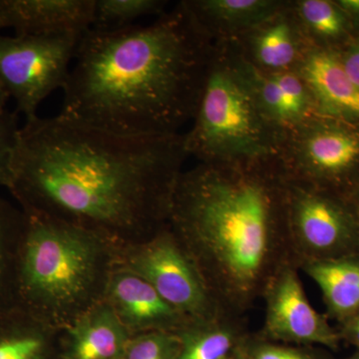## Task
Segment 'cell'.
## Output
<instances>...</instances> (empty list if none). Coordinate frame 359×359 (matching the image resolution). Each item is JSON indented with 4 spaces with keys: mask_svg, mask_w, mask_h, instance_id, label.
I'll use <instances>...</instances> for the list:
<instances>
[{
    "mask_svg": "<svg viewBox=\"0 0 359 359\" xmlns=\"http://www.w3.org/2000/svg\"><path fill=\"white\" fill-rule=\"evenodd\" d=\"M189 157L183 133L121 136L57 115L26 121L8 190L28 214L97 233L118 249L168 224Z\"/></svg>",
    "mask_w": 359,
    "mask_h": 359,
    "instance_id": "6da1fadb",
    "label": "cell"
},
{
    "mask_svg": "<svg viewBox=\"0 0 359 359\" xmlns=\"http://www.w3.org/2000/svg\"><path fill=\"white\" fill-rule=\"evenodd\" d=\"M212 45L182 1L150 25L90 28L59 116L121 136L180 134L197 110Z\"/></svg>",
    "mask_w": 359,
    "mask_h": 359,
    "instance_id": "7a4b0ae2",
    "label": "cell"
},
{
    "mask_svg": "<svg viewBox=\"0 0 359 359\" xmlns=\"http://www.w3.org/2000/svg\"><path fill=\"white\" fill-rule=\"evenodd\" d=\"M168 226L219 311L233 318L263 299L280 269L297 266L278 158L199 162L183 170Z\"/></svg>",
    "mask_w": 359,
    "mask_h": 359,
    "instance_id": "3957f363",
    "label": "cell"
},
{
    "mask_svg": "<svg viewBox=\"0 0 359 359\" xmlns=\"http://www.w3.org/2000/svg\"><path fill=\"white\" fill-rule=\"evenodd\" d=\"M25 214L16 306L63 330L104 301L119 249L92 231Z\"/></svg>",
    "mask_w": 359,
    "mask_h": 359,
    "instance_id": "277c9868",
    "label": "cell"
},
{
    "mask_svg": "<svg viewBox=\"0 0 359 359\" xmlns=\"http://www.w3.org/2000/svg\"><path fill=\"white\" fill-rule=\"evenodd\" d=\"M192 121L184 134L186 150L201 163L275 159L285 132L264 114L231 41L212 45Z\"/></svg>",
    "mask_w": 359,
    "mask_h": 359,
    "instance_id": "5b68a950",
    "label": "cell"
},
{
    "mask_svg": "<svg viewBox=\"0 0 359 359\" xmlns=\"http://www.w3.org/2000/svg\"><path fill=\"white\" fill-rule=\"evenodd\" d=\"M278 160L289 178L348 197L359 182V122L309 116L285 130Z\"/></svg>",
    "mask_w": 359,
    "mask_h": 359,
    "instance_id": "8992f818",
    "label": "cell"
},
{
    "mask_svg": "<svg viewBox=\"0 0 359 359\" xmlns=\"http://www.w3.org/2000/svg\"><path fill=\"white\" fill-rule=\"evenodd\" d=\"M290 247L297 269L359 252V212L346 196L285 176Z\"/></svg>",
    "mask_w": 359,
    "mask_h": 359,
    "instance_id": "52a82bcc",
    "label": "cell"
},
{
    "mask_svg": "<svg viewBox=\"0 0 359 359\" xmlns=\"http://www.w3.org/2000/svg\"><path fill=\"white\" fill-rule=\"evenodd\" d=\"M82 35H0V82L26 121L39 117L52 92L65 88Z\"/></svg>",
    "mask_w": 359,
    "mask_h": 359,
    "instance_id": "ba28073f",
    "label": "cell"
},
{
    "mask_svg": "<svg viewBox=\"0 0 359 359\" xmlns=\"http://www.w3.org/2000/svg\"><path fill=\"white\" fill-rule=\"evenodd\" d=\"M117 266L147 280L187 320H212L226 314L168 224L148 240L118 250Z\"/></svg>",
    "mask_w": 359,
    "mask_h": 359,
    "instance_id": "9c48e42d",
    "label": "cell"
},
{
    "mask_svg": "<svg viewBox=\"0 0 359 359\" xmlns=\"http://www.w3.org/2000/svg\"><path fill=\"white\" fill-rule=\"evenodd\" d=\"M294 264L280 269L264 290L263 337L275 341L339 348V332L311 306Z\"/></svg>",
    "mask_w": 359,
    "mask_h": 359,
    "instance_id": "30bf717a",
    "label": "cell"
},
{
    "mask_svg": "<svg viewBox=\"0 0 359 359\" xmlns=\"http://www.w3.org/2000/svg\"><path fill=\"white\" fill-rule=\"evenodd\" d=\"M104 302L131 337L153 332L177 334L191 321L168 304L147 280L117 264L111 273Z\"/></svg>",
    "mask_w": 359,
    "mask_h": 359,
    "instance_id": "8fae6325",
    "label": "cell"
},
{
    "mask_svg": "<svg viewBox=\"0 0 359 359\" xmlns=\"http://www.w3.org/2000/svg\"><path fill=\"white\" fill-rule=\"evenodd\" d=\"M231 42L245 62L264 74L297 71L313 48L295 20L290 0L278 13Z\"/></svg>",
    "mask_w": 359,
    "mask_h": 359,
    "instance_id": "7c38bea8",
    "label": "cell"
},
{
    "mask_svg": "<svg viewBox=\"0 0 359 359\" xmlns=\"http://www.w3.org/2000/svg\"><path fill=\"white\" fill-rule=\"evenodd\" d=\"M96 0H0L2 27L18 35L84 33L93 25Z\"/></svg>",
    "mask_w": 359,
    "mask_h": 359,
    "instance_id": "4fadbf2b",
    "label": "cell"
},
{
    "mask_svg": "<svg viewBox=\"0 0 359 359\" xmlns=\"http://www.w3.org/2000/svg\"><path fill=\"white\" fill-rule=\"evenodd\" d=\"M297 72L311 92L316 114L359 122V88L344 72L337 51L313 47Z\"/></svg>",
    "mask_w": 359,
    "mask_h": 359,
    "instance_id": "5bb4252c",
    "label": "cell"
},
{
    "mask_svg": "<svg viewBox=\"0 0 359 359\" xmlns=\"http://www.w3.org/2000/svg\"><path fill=\"white\" fill-rule=\"evenodd\" d=\"M62 359H121L130 335L106 302L60 330Z\"/></svg>",
    "mask_w": 359,
    "mask_h": 359,
    "instance_id": "9a60e30c",
    "label": "cell"
},
{
    "mask_svg": "<svg viewBox=\"0 0 359 359\" xmlns=\"http://www.w3.org/2000/svg\"><path fill=\"white\" fill-rule=\"evenodd\" d=\"M212 42L231 41L285 7L287 0H184Z\"/></svg>",
    "mask_w": 359,
    "mask_h": 359,
    "instance_id": "2e32d148",
    "label": "cell"
},
{
    "mask_svg": "<svg viewBox=\"0 0 359 359\" xmlns=\"http://www.w3.org/2000/svg\"><path fill=\"white\" fill-rule=\"evenodd\" d=\"M245 65L257 101L271 121L287 130L316 114L311 92L297 71L264 74Z\"/></svg>",
    "mask_w": 359,
    "mask_h": 359,
    "instance_id": "e0dca14e",
    "label": "cell"
},
{
    "mask_svg": "<svg viewBox=\"0 0 359 359\" xmlns=\"http://www.w3.org/2000/svg\"><path fill=\"white\" fill-rule=\"evenodd\" d=\"M0 359H62L60 330L18 306L0 313Z\"/></svg>",
    "mask_w": 359,
    "mask_h": 359,
    "instance_id": "ac0fdd59",
    "label": "cell"
},
{
    "mask_svg": "<svg viewBox=\"0 0 359 359\" xmlns=\"http://www.w3.org/2000/svg\"><path fill=\"white\" fill-rule=\"evenodd\" d=\"M299 269L320 287L330 318L342 325L359 314V252Z\"/></svg>",
    "mask_w": 359,
    "mask_h": 359,
    "instance_id": "d6986e66",
    "label": "cell"
},
{
    "mask_svg": "<svg viewBox=\"0 0 359 359\" xmlns=\"http://www.w3.org/2000/svg\"><path fill=\"white\" fill-rule=\"evenodd\" d=\"M244 323L240 318L219 316L191 320L177 332L180 349L175 359H237L245 346Z\"/></svg>",
    "mask_w": 359,
    "mask_h": 359,
    "instance_id": "ffe728a7",
    "label": "cell"
},
{
    "mask_svg": "<svg viewBox=\"0 0 359 359\" xmlns=\"http://www.w3.org/2000/svg\"><path fill=\"white\" fill-rule=\"evenodd\" d=\"M290 6L313 48L339 51L358 35L335 0H290Z\"/></svg>",
    "mask_w": 359,
    "mask_h": 359,
    "instance_id": "44dd1931",
    "label": "cell"
},
{
    "mask_svg": "<svg viewBox=\"0 0 359 359\" xmlns=\"http://www.w3.org/2000/svg\"><path fill=\"white\" fill-rule=\"evenodd\" d=\"M25 221L22 210L0 197V313L16 308V273Z\"/></svg>",
    "mask_w": 359,
    "mask_h": 359,
    "instance_id": "7402d4cb",
    "label": "cell"
},
{
    "mask_svg": "<svg viewBox=\"0 0 359 359\" xmlns=\"http://www.w3.org/2000/svg\"><path fill=\"white\" fill-rule=\"evenodd\" d=\"M165 0H96L92 29L110 32L134 25L145 16L166 13Z\"/></svg>",
    "mask_w": 359,
    "mask_h": 359,
    "instance_id": "603a6c76",
    "label": "cell"
},
{
    "mask_svg": "<svg viewBox=\"0 0 359 359\" xmlns=\"http://www.w3.org/2000/svg\"><path fill=\"white\" fill-rule=\"evenodd\" d=\"M179 349L176 334L147 332L130 337L121 359H175Z\"/></svg>",
    "mask_w": 359,
    "mask_h": 359,
    "instance_id": "cb8c5ba5",
    "label": "cell"
},
{
    "mask_svg": "<svg viewBox=\"0 0 359 359\" xmlns=\"http://www.w3.org/2000/svg\"><path fill=\"white\" fill-rule=\"evenodd\" d=\"M20 130L15 112L6 110L0 114V186L6 189L13 181V157Z\"/></svg>",
    "mask_w": 359,
    "mask_h": 359,
    "instance_id": "d4e9b609",
    "label": "cell"
},
{
    "mask_svg": "<svg viewBox=\"0 0 359 359\" xmlns=\"http://www.w3.org/2000/svg\"><path fill=\"white\" fill-rule=\"evenodd\" d=\"M249 359H318L313 353L302 349L261 341L250 347Z\"/></svg>",
    "mask_w": 359,
    "mask_h": 359,
    "instance_id": "484cf974",
    "label": "cell"
},
{
    "mask_svg": "<svg viewBox=\"0 0 359 359\" xmlns=\"http://www.w3.org/2000/svg\"><path fill=\"white\" fill-rule=\"evenodd\" d=\"M337 53L344 72L359 88V34L355 35L353 39L337 51Z\"/></svg>",
    "mask_w": 359,
    "mask_h": 359,
    "instance_id": "4316f807",
    "label": "cell"
},
{
    "mask_svg": "<svg viewBox=\"0 0 359 359\" xmlns=\"http://www.w3.org/2000/svg\"><path fill=\"white\" fill-rule=\"evenodd\" d=\"M351 20L354 30L359 34V0H335Z\"/></svg>",
    "mask_w": 359,
    "mask_h": 359,
    "instance_id": "83f0119b",
    "label": "cell"
},
{
    "mask_svg": "<svg viewBox=\"0 0 359 359\" xmlns=\"http://www.w3.org/2000/svg\"><path fill=\"white\" fill-rule=\"evenodd\" d=\"M11 98L9 97L8 93L6 88H4V85L0 82V114L1 113L6 112V104L8 102V99Z\"/></svg>",
    "mask_w": 359,
    "mask_h": 359,
    "instance_id": "f1b7e54d",
    "label": "cell"
},
{
    "mask_svg": "<svg viewBox=\"0 0 359 359\" xmlns=\"http://www.w3.org/2000/svg\"><path fill=\"white\" fill-rule=\"evenodd\" d=\"M348 198L351 200V202L355 205V207L358 208L359 212V182L358 184H356V186L354 187V189L353 191H351V193L349 194Z\"/></svg>",
    "mask_w": 359,
    "mask_h": 359,
    "instance_id": "f546056e",
    "label": "cell"
},
{
    "mask_svg": "<svg viewBox=\"0 0 359 359\" xmlns=\"http://www.w3.org/2000/svg\"><path fill=\"white\" fill-rule=\"evenodd\" d=\"M237 359H249V358H248V354L245 355V353H243L242 351H241V353H238Z\"/></svg>",
    "mask_w": 359,
    "mask_h": 359,
    "instance_id": "4dcf8cb0",
    "label": "cell"
},
{
    "mask_svg": "<svg viewBox=\"0 0 359 359\" xmlns=\"http://www.w3.org/2000/svg\"><path fill=\"white\" fill-rule=\"evenodd\" d=\"M2 28H4V27H2L1 20H0V29H2Z\"/></svg>",
    "mask_w": 359,
    "mask_h": 359,
    "instance_id": "1f68e13d",
    "label": "cell"
}]
</instances>
